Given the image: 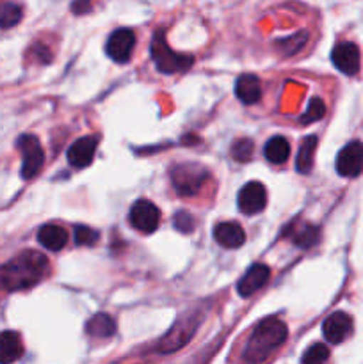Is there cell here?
Listing matches in <instances>:
<instances>
[{
  "label": "cell",
  "instance_id": "cell-15",
  "mask_svg": "<svg viewBox=\"0 0 363 364\" xmlns=\"http://www.w3.org/2000/svg\"><path fill=\"white\" fill-rule=\"evenodd\" d=\"M283 237L292 240V244H295L298 247L310 249L319 240V230L315 226H312V224L302 223V220H294L283 231Z\"/></svg>",
  "mask_w": 363,
  "mask_h": 364
},
{
  "label": "cell",
  "instance_id": "cell-17",
  "mask_svg": "<svg viewBox=\"0 0 363 364\" xmlns=\"http://www.w3.org/2000/svg\"><path fill=\"white\" fill-rule=\"evenodd\" d=\"M235 95L246 105H251L256 103L262 98V84H260L258 77L256 75L244 73L237 78L235 82Z\"/></svg>",
  "mask_w": 363,
  "mask_h": 364
},
{
  "label": "cell",
  "instance_id": "cell-28",
  "mask_svg": "<svg viewBox=\"0 0 363 364\" xmlns=\"http://www.w3.org/2000/svg\"><path fill=\"white\" fill-rule=\"evenodd\" d=\"M173 223H174V228H177L178 231H182V233H191L196 226L194 217L187 212H178L177 215H174Z\"/></svg>",
  "mask_w": 363,
  "mask_h": 364
},
{
  "label": "cell",
  "instance_id": "cell-23",
  "mask_svg": "<svg viewBox=\"0 0 363 364\" xmlns=\"http://www.w3.org/2000/svg\"><path fill=\"white\" fill-rule=\"evenodd\" d=\"M21 16H23V9L21 6L13 2H7L0 7V28H11L14 25L20 23Z\"/></svg>",
  "mask_w": 363,
  "mask_h": 364
},
{
  "label": "cell",
  "instance_id": "cell-24",
  "mask_svg": "<svg viewBox=\"0 0 363 364\" xmlns=\"http://www.w3.org/2000/svg\"><path fill=\"white\" fill-rule=\"evenodd\" d=\"M231 156L238 162H248L253 156V151H255V144H253L251 139H238L231 144Z\"/></svg>",
  "mask_w": 363,
  "mask_h": 364
},
{
  "label": "cell",
  "instance_id": "cell-25",
  "mask_svg": "<svg viewBox=\"0 0 363 364\" xmlns=\"http://www.w3.org/2000/svg\"><path fill=\"white\" fill-rule=\"evenodd\" d=\"M330 359V350H327L326 345L315 343L305 352V355L301 358V363L305 364H319Z\"/></svg>",
  "mask_w": 363,
  "mask_h": 364
},
{
  "label": "cell",
  "instance_id": "cell-30",
  "mask_svg": "<svg viewBox=\"0 0 363 364\" xmlns=\"http://www.w3.org/2000/svg\"><path fill=\"white\" fill-rule=\"evenodd\" d=\"M91 4L93 0H73V2H71V11H73L75 14H84L91 9Z\"/></svg>",
  "mask_w": 363,
  "mask_h": 364
},
{
  "label": "cell",
  "instance_id": "cell-12",
  "mask_svg": "<svg viewBox=\"0 0 363 364\" xmlns=\"http://www.w3.org/2000/svg\"><path fill=\"white\" fill-rule=\"evenodd\" d=\"M98 142L100 139L96 135H88V137H82L78 141H75L70 146V149H68V162H70V166H73L75 169H84V167H88L93 162V159H95Z\"/></svg>",
  "mask_w": 363,
  "mask_h": 364
},
{
  "label": "cell",
  "instance_id": "cell-3",
  "mask_svg": "<svg viewBox=\"0 0 363 364\" xmlns=\"http://www.w3.org/2000/svg\"><path fill=\"white\" fill-rule=\"evenodd\" d=\"M149 52H152V59L160 73H177V71L187 70L192 64V57L180 55V53H177L167 45L162 31H159L153 36Z\"/></svg>",
  "mask_w": 363,
  "mask_h": 364
},
{
  "label": "cell",
  "instance_id": "cell-18",
  "mask_svg": "<svg viewBox=\"0 0 363 364\" xmlns=\"http://www.w3.org/2000/svg\"><path fill=\"white\" fill-rule=\"evenodd\" d=\"M23 355V343L20 334L14 331L0 333V363H14Z\"/></svg>",
  "mask_w": 363,
  "mask_h": 364
},
{
  "label": "cell",
  "instance_id": "cell-27",
  "mask_svg": "<svg viewBox=\"0 0 363 364\" xmlns=\"http://www.w3.org/2000/svg\"><path fill=\"white\" fill-rule=\"evenodd\" d=\"M98 231L93 230V228L89 226H77L75 228V242H77V245H93L98 242Z\"/></svg>",
  "mask_w": 363,
  "mask_h": 364
},
{
  "label": "cell",
  "instance_id": "cell-26",
  "mask_svg": "<svg viewBox=\"0 0 363 364\" xmlns=\"http://www.w3.org/2000/svg\"><path fill=\"white\" fill-rule=\"evenodd\" d=\"M324 114H326V105L320 98H313L310 102L308 110L301 116V123L302 124H308V123H315V121L322 119Z\"/></svg>",
  "mask_w": 363,
  "mask_h": 364
},
{
  "label": "cell",
  "instance_id": "cell-8",
  "mask_svg": "<svg viewBox=\"0 0 363 364\" xmlns=\"http://www.w3.org/2000/svg\"><path fill=\"white\" fill-rule=\"evenodd\" d=\"M196 327H198V320L196 318H184L178 320V323H174L173 329L159 341L157 345V352L160 354H167V352H174L177 348L184 347L191 336L194 334Z\"/></svg>",
  "mask_w": 363,
  "mask_h": 364
},
{
  "label": "cell",
  "instance_id": "cell-22",
  "mask_svg": "<svg viewBox=\"0 0 363 364\" xmlns=\"http://www.w3.org/2000/svg\"><path fill=\"white\" fill-rule=\"evenodd\" d=\"M317 149V137L315 135H308L305 141L301 142L298 151V159H295V169L301 174H308L313 167V156H315Z\"/></svg>",
  "mask_w": 363,
  "mask_h": 364
},
{
  "label": "cell",
  "instance_id": "cell-9",
  "mask_svg": "<svg viewBox=\"0 0 363 364\" xmlns=\"http://www.w3.org/2000/svg\"><path fill=\"white\" fill-rule=\"evenodd\" d=\"M135 46V34L130 28H117L109 36L105 45V52L114 63H127Z\"/></svg>",
  "mask_w": 363,
  "mask_h": 364
},
{
  "label": "cell",
  "instance_id": "cell-6",
  "mask_svg": "<svg viewBox=\"0 0 363 364\" xmlns=\"http://www.w3.org/2000/svg\"><path fill=\"white\" fill-rule=\"evenodd\" d=\"M128 219L141 233H153L160 224V210L148 199H139L132 205Z\"/></svg>",
  "mask_w": 363,
  "mask_h": 364
},
{
  "label": "cell",
  "instance_id": "cell-2",
  "mask_svg": "<svg viewBox=\"0 0 363 364\" xmlns=\"http://www.w3.org/2000/svg\"><path fill=\"white\" fill-rule=\"evenodd\" d=\"M288 336V329L285 322L280 318H270L262 320L258 326L253 331L251 338L246 347L244 359L249 363H260L265 361L276 348H280L285 343Z\"/></svg>",
  "mask_w": 363,
  "mask_h": 364
},
{
  "label": "cell",
  "instance_id": "cell-13",
  "mask_svg": "<svg viewBox=\"0 0 363 364\" xmlns=\"http://www.w3.org/2000/svg\"><path fill=\"white\" fill-rule=\"evenodd\" d=\"M352 333V320L347 313L337 311L324 320L322 334L330 343L338 345Z\"/></svg>",
  "mask_w": 363,
  "mask_h": 364
},
{
  "label": "cell",
  "instance_id": "cell-11",
  "mask_svg": "<svg viewBox=\"0 0 363 364\" xmlns=\"http://www.w3.org/2000/svg\"><path fill=\"white\" fill-rule=\"evenodd\" d=\"M335 68L344 75H356L359 70V50L354 43H338L331 52Z\"/></svg>",
  "mask_w": 363,
  "mask_h": 364
},
{
  "label": "cell",
  "instance_id": "cell-21",
  "mask_svg": "<svg viewBox=\"0 0 363 364\" xmlns=\"http://www.w3.org/2000/svg\"><path fill=\"white\" fill-rule=\"evenodd\" d=\"M85 331L93 338H110L116 333V322L107 313H98V315L91 316V320L85 326Z\"/></svg>",
  "mask_w": 363,
  "mask_h": 364
},
{
  "label": "cell",
  "instance_id": "cell-5",
  "mask_svg": "<svg viewBox=\"0 0 363 364\" xmlns=\"http://www.w3.org/2000/svg\"><path fill=\"white\" fill-rule=\"evenodd\" d=\"M16 148L21 153V178L32 180L45 164V151L41 148V142L34 135H20Z\"/></svg>",
  "mask_w": 363,
  "mask_h": 364
},
{
  "label": "cell",
  "instance_id": "cell-7",
  "mask_svg": "<svg viewBox=\"0 0 363 364\" xmlns=\"http://www.w3.org/2000/svg\"><path fill=\"white\" fill-rule=\"evenodd\" d=\"M363 171V144L359 141L349 142L337 156V173L344 178H356Z\"/></svg>",
  "mask_w": 363,
  "mask_h": 364
},
{
  "label": "cell",
  "instance_id": "cell-4",
  "mask_svg": "<svg viewBox=\"0 0 363 364\" xmlns=\"http://www.w3.org/2000/svg\"><path fill=\"white\" fill-rule=\"evenodd\" d=\"M171 180L178 196L189 198L201 191L205 181L209 180V171L199 164H180L171 171Z\"/></svg>",
  "mask_w": 363,
  "mask_h": 364
},
{
  "label": "cell",
  "instance_id": "cell-14",
  "mask_svg": "<svg viewBox=\"0 0 363 364\" xmlns=\"http://www.w3.org/2000/svg\"><path fill=\"white\" fill-rule=\"evenodd\" d=\"M269 277H270L269 267L263 265V263H256V265H253L251 269L244 274L241 283L237 284L238 295H241V297H251L255 291H258L260 288L265 287Z\"/></svg>",
  "mask_w": 363,
  "mask_h": 364
},
{
  "label": "cell",
  "instance_id": "cell-10",
  "mask_svg": "<svg viewBox=\"0 0 363 364\" xmlns=\"http://www.w3.org/2000/svg\"><path fill=\"white\" fill-rule=\"evenodd\" d=\"M238 208L244 215L260 213L267 205V191L258 181H249L238 192Z\"/></svg>",
  "mask_w": 363,
  "mask_h": 364
},
{
  "label": "cell",
  "instance_id": "cell-16",
  "mask_svg": "<svg viewBox=\"0 0 363 364\" xmlns=\"http://www.w3.org/2000/svg\"><path fill=\"white\" fill-rule=\"evenodd\" d=\"M214 238L223 247L238 249L246 242V233L241 224L228 220V223H219L214 228Z\"/></svg>",
  "mask_w": 363,
  "mask_h": 364
},
{
  "label": "cell",
  "instance_id": "cell-19",
  "mask_svg": "<svg viewBox=\"0 0 363 364\" xmlns=\"http://www.w3.org/2000/svg\"><path fill=\"white\" fill-rule=\"evenodd\" d=\"M38 240L48 251H60L68 244V231L59 224H45L39 230Z\"/></svg>",
  "mask_w": 363,
  "mask_h": 364
},
{
  "label": "cell",
  "instance_id": "cell-29",
  "mask_svg": "<svg viewBox=\"0 0 363 364\" xmlns=\"http://www.w3.org/2000/svg\"><path fill=\"white\" fill-rule=\"evenodd\" d=\"M306 36H308L306 32H301V34L292 36V38H288V39H283V41H280L278 45H280V46L290 45L287 50H285V53H287V55H292V53H295L299 48H302V46H305Z\"/></svg>",
  "mask_w": 363,
  "mask_h": 364
},
{
  "label": "cell",
  "instance_id": "cell-1",
  "mask_svg": "<svg viewBox=\"0 0 363 364\" xmlns=\"http://www.w3.org/2000/svg\"><path fill=\"white\" fill-rule=\"evenodd\" d=\"M48 258L39 251H23L0 265V290H28L45 279Z\"/></svg>",
  "mask_w": 363,
  "mask_h": 364
},
{
  "label": "cell",
  "instance_id": "cell-20",
  "mask_svg": "<svg viewBox=\"0 0 363 364\" xmlns=\"http://www.w3.org/2000/svg\"><path fill=\"white\" fill-rule=\"evenodd\" d=\"M263 155H265V159L270 164H276V166L285 164L288 160V156H290V142L285 137H281V135H276V137H273L265 144Z\"/></svg>",
  "mask_w": 363,
  "mask_h": 364
}]
</instances>
